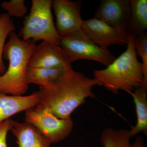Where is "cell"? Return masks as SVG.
<instances>
[{
  "label": "cell",
  "mask_w": 147,
  "mask_h": 147,
  "mask_svg": "<svg viewBox=\"0 0 147 147\" xmlns=\"http://www.w3.org/2000/svg\"><path fill=\"white\" fill-rule=\"evenodd\" d=\"M100 86L94 79L69 69L60 79L50 86L40 88L39 103L36 107L47 109L57 117L67 119L86 98L94 97L92 89Z\"/></svg>",
  "instance_id": "obj_1"
},
{
  "label": "cell",
  "mask_w": 147,
  "mask_h": 147,
  "mask_svg": "<svg viewBox=\"0 0 147 147\" xmlns=\"http://www.w3.org/2000/svg\"><path fill=\"white\" fill-rule=\"evenodd\" d=\"M106 68L94 71V79L115 94L119 90L131 92L142 85L144 72L134 46V36L129 34L127 48Z\"/></svg>",
  "instance_id": "obj_2"
},
{
  "label": "cell",
  "mask_w": 147,
  "mask_h": 147,
  "mask_svg": "<svg viewBox=\"0 0 147 147\" xmlns=\"http://www.w3.org/2000/svg\"><path fill=\"white\" fill-rule=\"evenodd\" d=\"M36 46L31 40L21 39L14 32L9 35L3 53L9 65L5 72L0 75V92L13 96H23L29 88L27 69Z\"/></svg>",
  "instance_id": "obj_3"
},
{
  "label": "cell",
  "mask_w": 147,
  "mask_h": 147,
  "mask_svg": "<svg viewBox=\"0 0 147 147\" xmlns=\"http://www.w3.org/2000/svg\"><path fill=\"white\" fill-rule=\"evenodd\" d=\"M52 0H32L30 13L25 17L18 36L23 40H39L59 46L61 37L54 24Z\"/></svg>",
  "instance_id": "obj_4"
},
{
  "label": "cell",
  "mask_w": 147,
  "mask_h": 147,
  "mask_svg": "<svg viewBox=\"0 0 147 147\" xmlns=\"http://www.w3.org/2000/svg\"><path fill=\"white\" fill-rule=\"evenodd\" d=\"M59 46L71 63L86 59L108 67L116 59L108 48L100 47L93 42L82 29L69 36L61 37Z\"/></svg>",
  "instance_id": "obj_5"
},
{
  "label": "cell",
  "mask_w": 147,
  "mask_h": 147,
  "mask_svg": "<svg viewBox=\"0 0 147 147\" xmlns=\"http://www.w3.org/2000/svg\"><path fill=\"white\" fill-rule=\"evenodd\" d=\"M25 121L41 133L50 144H55L66 139L73 127L71 118L61 119L47 109L36 106L26 111Z\"/></svg>",
  "instance_id": "obj_6"
},
{
  "label": "cell",
  "mask_w": 147,
  "mask_h": 147,
  "mask_svg": "<svg viewBox=\"0 0 147 147\" xmlns=\"http://www.w3.org/2000/svg\"><path fill=\"white\" fill-rule=\"evenodd\" d=\"M81 1L55 0L53 7L56 19L57 32L61 37L74 34L82 29Z\"/></svg>",
  "instance_id": "obj_7"
},
{
  "label": "cell",
  "mask_w": 147,
  "mask_h": 147,
  "mask_svg": "<svg viewBox=\"0 0 147 147\" xmlns=\"http://www.w3.org/2000/svg\"><path fill=\"white\" fill-rule=\"evenodd\" d=\"M82 30L93 42L103 48L128 42V34L95 17L84 21Z\"/></svg>",
  "instance_id": "obj_8"
},
{
  "label": "cell",
  "mask_w": 147,
  "mask_h": 147,
  "mask_svg": "<svg viewBox=\"0 0 147 147\" xmlns=\"http://www.w3.org/2000/svg\"><path fill=\"white\" fill-rule=\"evenodd\" d=\"M130 14L129 0H102L94 17L129 34Z\"/></svg>",
  "instance_id": "obj_9"
},
{
  "label": "cell",
  "mask_w": 147,
  "mask_h": 147,
  "mask_svg": "<svg viewBox=\"0 0 147 147\" xmlns=\"http://www.w3.org/2000/svg\"><path fill=\"white\" fill-rule=\"evenodd\" d=\"M68 57L59 46L42 41L36 46L29 61L30 67H51L69 66Z\"/></svg>",
  "instance_id": "obj_10"
},
{
  "label": "cell",
  "mask_w": 147,
  "mask_h": 147,
  "mask_svg": "<svg viewBox=\"0 0 147 147\" xmlns=\"http://www.w3.org/2000/svg\"><path fill=\"white\" fill-rule=\"evenodd\" d=\"M38 92L28 96H13L0 92V123L12 116L36 107L39 103Z\"/></svg>",
  "instance_id": "obj_11"
},
{
  "label": "cell",
  "mask_w": 147,
  "mask_h": 147,
  "mask_svg": "<svg viewBox=\"0 0 147 147\" xmlns=\"http://www.w3.org/2000/svg\"><path fill=\"white\" fill-rule=\"evenodd\" d=\"M18 147H50L51 144L34 127L28 123L13 121L11 129Z\"/></svg>",
  "instance_id": "obj_12"
},
{
  "label": "cell",
  "mask_w": 147,
  "mask_h": 147,
  "mask_svg": "<svg viewBox=\"0 0 147 147\" xmlns=\"http://www.w3.org/2000/svg\"><path fill=\"white\" fill-rule=\"evenodd\" d=\"M71 67V66L51 68L28 67L26 73L27 83L36 84L40 88L50 86L57 82Z\"/></svg>",
  "instance_id": "obj_13"
},
{
  "label": "cell",
  "mask_w": 147,
  "mask_h": 147,
  "mask_svg": "<svg viewBox=\"0 0 147 147\" xmlns=\"http://www.w3.org/2000/svg\"><path fill=\"white\" fill-rule=\"evenodd\" d=\"M131 137L129 130L107 128L102 131L100 142L104 147H144L142 137H137L132 144L130 142Z\"/></svg>",
  "instance_id": "obj_14"
},
{
  "label": "cell",
  "mask_w": 147,
  "mask_h": 147,
  "mask_svg": "<svg viewBox=\"0 0 147 147\" xmlns=\"http://www.w3.org/2000/svg\"><path fill=\"white\" fill-rule=\"evenodd\" d=\"M128 33L134 37L146 33L147 29V0H130Z\"/></svg>",
  "instance_id": "obj_15"
},
{
  "label": "cell",
  "mask_w": 147,
  "mask_h": 147,
  "mask_svg": "<svg viewBox=\"0 0 147 147\" xmlns=\"http://www.w3.org/2000/svg\"><path fill=\"white\" fill-rule=\"evenodd\" d=\"M147 87L141 85L135 89L134 92H129L133 97L136 108L137 122L136 125L129 130L131 136L139 132L147 131Z\"/></svg>",
  "instance_id": "obj_16"
},
{
  "label": "cell",
  "mask_w": 147,
  "mask_h": 147,
  "mask_svg": "<svg viewBox=\"0 0 147 147\" xmlns=\"http://www.w3.org/2000/svg\"><path fill=\"white\" fill-rule=\"evenodd\" d=\"M16 29L13 21L7 13L0 14V75H2L7 68L3 61V53L7 38Z\"/></svg>",
  "instance_id": "obj_17"
},
{
  "label": "cell",
  "mask_w": 147,
  "mask_h": 147,
  "mask_svg": "<svg viewBox=\"0 0 147 147\" xmlns=\"http://www.w3.org/2000/svg\"><path fill=\"white\" fill-rule=\"evenodd\" d=\"M134 46L142 60L144 79L142 85L147 87V35L134 37Z\"/></svg>",
  "instance_id": "obj_18"
},
{
  "label": "cell",
  "mask_w": 147,
  "mask_h": 147,
  "mask_svg": "<svg viewBox=\"0 0 147 147\" xmlns=\"http://www.w3.org/2000/svg\"><path fill=\"white\" fill-rule=\"evenodd\" d=\"M1 7L3 9L7 11V15L9 17L22 18L27 12L28 7L25 5L24 0H11L9 1H4Z\"/></svg>",
  "instance_id": "obj_19"
},
{
  "label": "cell",
  "mask_w": 147,
  "mask_h": 147,
  "mask_svg": "<svg viewBox=\"0 0 147 147\" xmlns=\"http://www.w3.org/2000/svg\"><path fill=\"white\" fill-rule=\"evenodd\" d=\"M13 121L9 119L0 123V147H8L7 138L9 131H10Z\"/></svg>",
  "instance_id": "obj_20"
},
{
  "label": "cell",
  "mask_w": 147,
  "mask_h": 147,
  "mask_svg": "<svg viewBox=\"0 0 147 147\" xmlns=\"http://www.w3.org/2000/svg\"></svg>",
  "instance_id": "obj_21"
}]
</instances>
